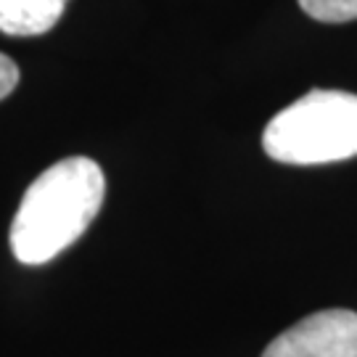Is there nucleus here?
<instances>
[{
	"instance_id": "3",
	"label": "nucleus",
	"mask_w": 357,
	"mask_h": 357,
	"mask_svg": "<svg viewBox=\"0 0 357 357\" xmlns=\"http://www.w3.org/2000/svg\"><path fill=\"white\" fill-rule=\"evenodd\" d=\"M262 357H357V312L323 310L275 336Z\"/></svg>"
},
{
	"instance_id": "1",
	"label": "nucleus",
	"mask_w": 357,
	"mask_h": 357,
	"mask_svg": "<svg viewBox=\"0 0 357 357\" xmlns=\"http://www.w3.org/2000/svg\"><path fill=\"white\" fill-rule=\"evenodd\" d=\"M103 193V169L88 156H69L40 172L13 217V257L24 265L51 262L90 228Z\"/></svg>"
},
{
	"instance_id": "2",
	"label": "nucleus",
	"mask_w": 357,
	"mask_h": 357,
	"mask_svg": "<svg viewBox=\"0 0 357 357\" xmlns=\"http://www.w3.org/2000/svg\"><path fill=\"white\" fill-rule=\"evenodd\" d=\"M270 159L281 165H331L357 156V96L310 90L281 109L262 132Z\"/></svg>"
},
{
	"instance_id": "5",
	"label": "nucleus",
	"mask_w": 357,
	"mask_h": 357,
	"mask_svg": "<svg viewBox=\"0 0 357 357\" xmlns=\"http://www.w3.org/2000/svg\"><path fill=\"white\" fill-rule=\"evenodd\" d=\"M302 11L323 24H344L357 19V0H299Z\"/></svg>"
},
{
	"instance_id": "4",
	"label": "nucleus",
	"mask_w": 357,
	"mask_h": 357,
	"mask_svg": "<svg viewBox=\"0 0 357 357\" xmlns=\"http://www.w3.org/2000/svg\"><path fill=\"white\" fill-rule=\"evenodd\" d=\"M69 0H0V32L35 38L56 26Z\"/></svg>"
},
{
	"instance_id": "6",
	"label": "nucleus",
	"mask_w": 357,
	"mask_h": 357,
	"mask_svg": "<svg viewBox=\"0 0 357 357\" xmlns=\"http://www.w3.org/2000/svg\"><path fill=\"white\" fill-rule=\"evenodd\" d=\"M16 85H19V66L6 53H0V101L11 96Z\"/></svg>"
}]
</instances>
